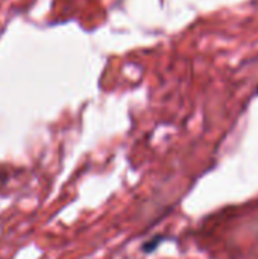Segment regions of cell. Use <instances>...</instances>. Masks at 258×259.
<instances>
[{"label":"cell","instance_id":"1","mask_svg":"<svg viewBox=\"0 0 258 259\" xmlns=\"http://www.w3.org/2000/svg\"><path fill=\"white\" fill-rule=\"evenodd\" d=\"M166 240H169V238H166L164 235H155V237L149 238L146 243H143L141 250H143L144 253H152V252H155V250L160 247V244L164 243Z\"/></svg>","mask_w":258,"mask_h":259}]
</instances>
